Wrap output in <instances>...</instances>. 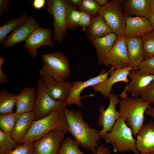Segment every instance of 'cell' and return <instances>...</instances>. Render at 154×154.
Wrapping results in <instances>:
<instances>
[{"label":"cell","mask_w":154,"mask_h":154,"mask_svg":"<svg viewBox=\"0 0 154 154\" xmlns=\"http://www.w3.org/2000/svg\"><path fill=\"white\" fill-rule=\"evenodd\" d=\"M68 128V132L73 137L78 145L94 154L98 147L100 136L98 129L90 127L84 120L81 111L76 110H64Z\"/></svg>","instance_id":"cell-1"},{"label":"cell","mask_w":154,"mask_h":154,"mask_svg":"<svg viewBox=\"0 0 154 154\" xmlns=\"http://www.w3.org/2000/svg\"><path fill=\"white\" fill-rule=\"evenodd\" d=\"M65 108H56L44 118L35 120L27 133L18 145L26 141L34 142L53 130L66 133L68 125L64 113Z\"/></svg>","instance_id":"cell-2"},{"label":"cell","mask_w":154,"mask_h":154,"mask_svg":"<svg viewBox=\"0 0 154 154\" xmlns=\"http://www.w3.org/2000/svg\"><path fill=\"white\" fill-rule=\"evenodd\" d=\"M119 103V117L131 129L135 137L144 124V113L151 103L145 101L140 97H127L120 100Z\"/></svg>","instance_id":"cell-3"},{"label":"cell","mask_w":154,"mask_h":154,"mask_svg":"<svg viewBox=\"0 0 154 154\" xmlns=\"http://www.w3.org/2000/svg\"><path fill=\"white\" fill-rule=\"evenodd\" d=\"M131 129L124 120L119 118L116 121L110 132L102 138L106 144H112L115 153H123L129 151L139 154L136 147V140L133 136Z\"/></svg>","instance_id":"cell-4"},{"label":"cell","mask_w":154,"mask_h":154,"mask_svg":"<svg viewBox=\"0 0 154 154\" xmlns=\"http://www.w3.org/2000/svg\"><path fill=\"white\" fill-rule=\"evenodd\" d=\"M42 65L39 70L41 77H47L57 81L66 80L71 74L68 58L62 52H54L42 56Z\"/></svg>","instance_id":"cell-5"},{"label":"cell","mask_w":154,"mask_h":154,"mask_svg":"<svg viewBox=\"0 0 154 154\" xmlns=\"http://www.w3.org/2000/svg\"><path fill=\"white\" fill-rule=\"evenodd\" d=\"M98 14L102 16L112 32L118 36L125 35V18L122 0H111L101 7Z\"/></svg>","instance_id":"cell-6"},{"label":"cell","mask_w":154,"mask_h":154,"mask_svg":"<svg viewBox=\"0 0 154 154\" xmlns=\"http://www.w3.org/2000/svg\"><path fill=\"white\" fill-rule=\"evenodd\" d=\"M36 88L37 96L32 111L35 120L44 118L56 108H66L65 102L56 101L50 97L41 77L38 80Z\"/></svg>","instance_id":"cell-7"},{"label":"cell","mask_w":154,"mask_h":154,"mask_svg":"<svg viewBox=\"0 0 154 154\" xmlns=\"http://www.w3.org/2000/svg\"><path fill=\"white\" fill-rule=\"evenodd\" d=\"M65 0H47L45 10L53 19V38L61 43L64 39L67 28L66 21Z\"/></svg>","instance_id":"cell-8"},{"label":"cell","mask_w":154,"mask_h":154,"mask_svg":"<svg viewBox=\"0 0 154 154\" xmlns=\"http://www.w3.org/2000/svg\"><path fill=\"white\" fill-rule=\"evenodd\" d=\"M125 35L118 36L112 48L102 60L101 64L116 69L130 66L126 46Z\"/></svg>","instance_id":"cell-9"},{"label":"cell","mask_w":154,"mask_h":154,"mask_svg":"<svg viewBox=\"0 0 154 154\" xmlns=\"http://www.w3.org/2000/svg\"><path fill=\"white\" fill-rule=\"evenodd\" d=\"M65 133L57 129L53 130L33 142V154H59L61 143Z\"/></svg>","instance_id":"cell-10"},{"label":"cell","mask_w":154,"mask_h":154,"mask_svg":"<svg viewBox=\"0 0 154 154\" xmlns=\"http://www.w3.org/2000/svg\"><path fill=\"white\" fill-rule=\"evenodd\" d=\"M115 69L111 67L108 71L103 70L97 76L92 77L85 81L79 80L72 82L69 95L65 101L66 105L74 104L79 107H81L82 104L80 95L82 91L85 88L92 87L105 81L108 78L110 72Z\"/></svg>","instance_id":"cell-11"},{"label":"cell","mask_w":154,"mask_h":154,"mask_svg":"<svg viewBox=\"0 0 154 154\" xmlns=\"http://www.w3.org/2000/svg\"><path fill=\"white\" fill-rule=\"evenodd\" d=\"M50 29L39 27L35 29L25 41L24 48L33 58L37 56V50L42 46L52 48L55 45Z\"/></svg>","instance_id":"cell-12"},{"label":"cell","mask_w":154,"mask_h":154,"mask_svg":"<svg viewBox=\"0 0 154 154\" xmlns=\"http://www.w3.org/2000/svg\"><path fill=\"white\" fill-rule=\"evenodd\" d=\"M109 104L106 110L102 105H100V114L97 123L102 129L99 133L101 138L106 133L110 132L117 120L119 117V111L116 110V107L119 101L118 95L111 93L110 95Z\"/></svg>","instance_id":"cell-13"},{"label":"cell","mask_w":154,"mask_h":154,"mask_svg":"<svg viewBox=\"0 0 154 154\" xmlns=\"http://www.w3.org/2000/svg\"><path fill=\"white\" fill-rule=\"evenodd\" d=\"M131 80L125 86L123 91L118 96L122 99L128 97L127 92H129L132 97H139L149 84L154 80V75L142 73L139 69L131 70L128 76Z\"/></svg>","instance_id":"cell-14"},{"label":"cell","mask_w":154,"mask_h":154,"mask_svg":"<svg viewBox=\"0 0 154 154\" xmlns=\"http://www.w3.org/2000/svg\"><path fill=\"white\" fill-rule=\"evenodd\" d=\"M131 66L112 70L110 73V77L105 81L91 87L94 90L99 92L105 98H109L112 92V87L115 83L124 82L125 85L129 82L127 77L130 71L137 69Z\"/></svg>","instance_id":"cell-15"},{"label":"cell","mask_w":154,"mask_h":154,"mask_svg":"<svg viewBox=\"0 0 154 154\" xmlns=\"http://www.w3.org/2000/svg\"><path fill=\"white\" fill-rule=\"evenodd\" d=\"M40 27V24L37 22L35 18L29 17L24 24L15 28L7 37L3 43L5 49L27 39L32 32Z\"/></svg>","instance_id":"cell-16"},{"label":"cell","mask_w":154,"mask_h":154,"mask_svg":"<svg viewBox=\"0 0 154 154\" xmlns=\"http://www.w3.org/2000/svg\"><path fill=\"white\" fill-rule=\"evenodd\" d=\"M136 137V147L140 153L154 152V121L144 124Z\"/></svg>","instance_id":"cell-17"},{"label":"cell","mask_w":154,"mask_h":154,"mask_svg":"<svg viewBox=\"0 0 154 154\" xmlns=\"http://www.w3.org/2000/svg\"><path fill=\"white\" fill-rule=\"evenodd\" d=\"M41 78L50 97L56 101L65 102L69 95L72 83L65 80L56 81L47 77Z\"/></svg>","instance_id":"cell-18"},{"label":"cell","mask_w":154,"mask_h":154,"mask_svg":"<svg viewBox=\"0 0 154 154\" xmlns=\"http://www.w3.org/2000/svg\"><path fill=\"white\" fill-rule=\"evenodd\" d=\"M125 35L132 37H141L153 29L148 19L141 17H126Z\"/></svg>","instance_id":"cell-19"},{"label":"cell","mask_w":154,"mask_h":154,"mask_svg":"<svg viewBox=\"0 0 154 154\" xmlns=\"http://www.w3.org/2000/svg\"><path fill=\"white\" fill-rule=\"evenodd\" d=\"M125 36L126 46L130 66L139 69L140 64L144 60L141 37Z\"/></svg>","instance_id":"cell-20"},{"label":"cell","mask_w":154,"mask_h":154,"mask_svg":"<svg viewBox=\"0 0 154 154\" xmlns=\"http://www.w3.org/2000/svg\"><path fill=\"white\" fill-rule=\"evenodd\" d=\"M36 88L27 87L24 88L16 97L15 113L19 115L32 112L37 96Z\"/></svg>","instance_id":"cell-21"},{"label":"cell","mask_w":154,"mask_h":154,"mask_svg":"<svg viewBox=\"0 0 154 154\" xmlns=\"http://www.w3.org/2000/svg\"><path fill=\"white\" fill-rule=\"evenodd\" d=\"M126 17L136 15L148 19L152 14L149 0H122Z\"/></svg>","instance_id":"cell-22"},{"label":"cell","mask_w":154,"mask_h":154,"mask_svg":"<svg viewBox=\"0 0 154 154\" xmlns=\"http://www.w3.org/2000/svg\"><path fill=\"white\" fill-rule=\"evenodd\" d=\"M117 37L116 34L112 32L103 37L90 41L96 51L98 64H101L104 58L112 48Z\"/></svg>","instance_id":"cell-23"},{"label":"cell","mask_w":154,"mask_h":154,"mask_svg":"<svg viewBox=\"0 0 154 154\" xmlns=\"http://www.w3.org/2000/svg\"><path fill=\"white\" fill-rule=\"evenodd\" d=\"M86 32L88 39L91 41L103 37L112 32L103 17L98 14L92 17L91 24Z\"/></svg>","instance_id":"cell-24"},{"label":"cell","mask_w":154,"mask_h":154,"mask_svg":"<svg viewBox=\"0 0 154 154\" xmlns=\"http://www.w3.org/2000/svg\"><path fill=\"white\" fill-rule=\"evenodd\" d=\"M35 120L32 112L21 115L11 134L12 137L18 143L27 133Z\"/></svg>","instance_id":"cell-25"},{"label":"cell","mask_w":154,"mask_h":154,"mask_svg":"<svg viewBox=\"0 0 154 154\" xmlns=\"http://www.w3.org/2000/svg\"><path fill=\"white\" fill-rule=\"evenodd\" d=\"M29 17L25 12L20 17L11 19L4 23L0 27V43L3 44L8 34L17 26L24 23Z\"/></svg>","instance_id":"cell-26"},{"label":"cell","mask_w":154,"mask_h":154,"mask_svg":"<svg viewBox=\"0 0 154 154\" xmlns=\"http://www.w3.org/2000/svg\"><path fill=\"white\" fill-rule=\"evenodd\" d=\"M17 94H12L7 90H0V114L12 113L16 104Z\"/></svg>","instance_id":"cell-27"},{"label":"cell","mask_w":154,"mask_h":154,"mask_svg":"<svg viewBox=\"0 0 154 154\" xmlns=\"http://www.w3.org/2000/svg\"><path fill=\"white\" fill-rule=\"evenodd\" d=\"M21 115L15 112L0 114V130L11 135Z\"/></svg>","instance_id":"cell-28"},{"label":"cell","mask_w":154,"mask_h":154,"mask_svg":"<svg viewBox=\"0 0 154 154\" xmlns=\"http://www.w3.org/2000/svg\"><path fill=\"white\" fill-rule=\"evenodd\" d=\"M66 1V21L67 29H76L79 27L80 11Z\"/></svg>","instance_id":"cell-29"},{"label":"cell","mask_w":154,"mask_h":154,"mask_svg":"<svg viewBox=\"0 0 154 154\" xmlns=\"http://www.w3.org/2000/svg\"><path fill=\"white\" fill-rule=\"evenodd\" d=\"M141 37L144 59L154 56V31L146 33Z\"/></svg>","instance_id":"cell-30"},{"label":"cell","mask_w":154,"mask_h":154,"mask_svg":"<svg viewBox=\"0 0 154 154\" xmlns=\"http://www.w3.org/2000/svg\"><path fill=\"white\" fill-rule=\"evenodd\" d=\"M18 142L11 135L0 130V154H5L15 149Z\"/></svg>","instance_id":"cell-31"},{"label":"cell","mask_w":154,"mask_h":154,"mask_svg":"<svg viewBox=\"0 0 154 154\" xmlns=\"http://www.w3.org/2000/svg\"><path fill=\"white\" fill-rule=\"evenodd\" d=\"M78 146L70 136L68 137L61 143L59 154H86L82 152Z\"/></svg>","instance_id":"cell-32"},{"label":"cell","mask_w":154,"mask_h":154,"mask_svg":"<svg viewBox=\"0 0 154 154\" xmlns=\"http://www.w3.org/2000/svg\"><path fill=\"white\" fill-rule=\"evenodd\" d=\"M101 7L94 0H83L78 8L80 11H84L91 15H95L98 13Z\"/></svg>","instance_id":"cell-33"},{"label":"cell","mask_w":154,"mask_h":154,"mask_svg":"<svg viewBox=\"0 0 154 154\" xmlns=\"http://www.w3.org/2000/svg\"><path fill=\"white\" fill-rule=\"evenodd\" d=\"M33 143L31 141L24 142L5 154H33Z\"/></svg>","instance_id":"cell-34"},{"label":"cell","mask_w":154,"mask_h":154,"mask_svg":"<svg viewBox=\"0 0 154 154\" xmlns=\"http://www.w3.org/2000/svg\"><path fill=\"white\" fill-rule=\"evenodd\" d=\"M139 69L143 74L154 75V56L144 59Z\"/></svg>","instance_id":"cell-35"},{"label":"cell","mask_w":154,"mask_h":154,"mask_svg":"<svg viewBox=\"0 0 154 154\" xmlns=\"http://www.w3.org/2000/svg\"><path fill=\"white\" fill-rule=\"evenodd\" d=\"M139 97L146 102L152 103L154 101V80L141 93Z\"/></svg>","instance_id":"cell-36"},{"label":"cell","mask_w":154,"mask_h":154,"mask_svg":"<svg viewBox=\"0 0 154 154\" xmlns=\"http://www.w3.org/2000/svg\"><path fill=\"white\" fill-rule=\"evenodd\" d=\"M80 17L79 26L81 27L83 30L88 27L90 25L92 17V15L84 11H80Z\"/></svg>","instance_id":"cell-37"},{"label":"cell","mask_w":154,"mask_h":154,"mask_svg":"<svg viewBox=\"0 0 154 154\" xmlns=\"http://www.w3.org/2000/svg\"><path fill=\"white\" fill-rule=\"evenodd\" d=\"M110 149L103 145H101L96 148L94 154H111Z\"/></svg>","instance_id":"cell-38"},{"label":"cell","mask_w":154,"mask_h":154,"mask_svg":"<svg viewBox=\"0 0 154 154\" xmlns=\"http://www.w3.org/2000/svg\"><path fill=\"white\" fill-rule=\"evenodd\" d=\"M10 0H0V16L1 17L3 13L9 7Z\"/></svg>","instance_id":"cell-39"},{"label":"cell","mask_w":154,"mask_h":154,"mask_svg":"<svg viewBox=\"0 0 154 154\" xmlns=\"http://www.w3.org/2000/svg\"><path fill=\"white\" fill-rule=\"evenodd\" d=\"M46 1L45 0H35L33 3L34 8L37 10L43 8L46 5Z\"/></svg>","instance_id":"cell-40"},{"label":"cell","mask_w":154,"mask_h":154,"mask_svg":"<svg viewBox=\"0 0 154 154\" xmlns=\"http://www.w3.org/2000/svg\"><path fill=\"white\" fill-rule=\"evenodd\" d=\"M70 5L75 8L78 9L81 5L83 0H66Z\"/></svg>","instance_id":"cell-41"},{"label":"cell","mask_w":154,"mask_h":154,"mask_svg":"<svg viewBox=\"0 0 154 154\" xmlns=\"http://www.w3.org/2000/svg\"><path fill=\"white\" fill-rule=\"evenodd\" d=\"M8 79L7 76L2 71L1 68H0V85H2L6 83Z\"/></svg>","instance_id":"cell-42"},{"label":"cell","mask_w":154,"mask_h":154,"mask_svg":"<svg viewBox=\"0 0 154 154\" xmlns=\"http://www.w3.org/2000/svg\"><path fill=\"white\" fill-rule=\"evenodd\" d=\"M145 114L151 116L154 121V107H150L146 110Z\"/></svg>","instance_id":"cell-43"},{"label":"cell","mask_w":154,"mask_h":154,"mask_svg":"<svg viewBox=\"0 0 154 154\" xmlns=\"http://www.w3.org/2000/svg\"><path fill=\"white\" fill-rule=\"evenodd\" d=\"M95 1L101 7L106 5L109 1L108 0H95Z\"/></svg>","instance_id":"cell-44"},{"label":"cell","mask_w":154,"mask_h":154,"mask_svg":"<svg viewBox=\"0 0 154 154\" xmlns=\"http://www.w3.org/2000/svg\"><path fill=\"white\" fill-rule=\"evenodd\" d=\"M148 20L153 30L154 31V14H152Z\"/></svg>","instance_id":"cell-45"},{"label":"cell","mask_w":154,"mask_h":154,"mask_svg":"<svg viewBox=\"0 0 154 154\" xmlns=\"http://www.w3.org/2000/svg\"><path fill=\"white\" fill-rule=\"evenodd\" d=\"M149 2L151 13L154 14V0H149Z\"/></svg>","instance_id":"cell-46"},{"label":"cell","mask_w":154,"mask_h":154,"mask_svg":"<svg viewBox=\"0 0 154 154\" xmlns=\"http://www.w3.org/2000/svg\"><path fill=\"white\" fill-rule=\"evenodd\" d=\"M5 61V58L2 56L0 57V68H1L2 66Z\"/></svg>","instance_id":"cell-47"},{"label":"cell","mask_w":154,"mask_h":154,"mask_svg":"<svg viewBox=\"0 0 154 154\" xmlns=\"http://www.w3.org/2000/svg\"><path fill=\"white\" fill-rule=\"evenodd\" d=\"M139 154H154V152L148 153H139Z\"/></svg>","instance_id":"cell-48"},{"label":"cell","mask_w":154,"mask_h":154,"mask_svg":"<svg viewBox=\"0 0 154 154\" xmlns=\"http://www.w3.org/2000/svg\"><path fill=\"white\" fill-rule=\"evenodd\" d=\"M152 103L154 105V101Z\"/></svg>","instance_id":"cell-49"},{"label":"cell","mask_w":154,"mask_h":154,"mask_svg":"<svg viewBox=\"0 0 154 154\" xmlns=\"http://www.w3.org/2000/svg\"><path fill=\"white\" fill-rule=\"evenodd\" d=\"M115 154H117V153H115Z\"/></svg>","instance_id":"cell-50"}]
</instances>
